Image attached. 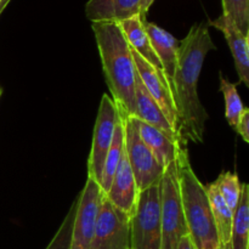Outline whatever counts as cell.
<instances>
[{"label": "cell", "instance_id": "obj_1", "mask_svg": "<svg viewBox=\"0 0 249 249\" xmlns=\"http://www.w3.org/2000/svg\"><path fill=\"white\" fill-rule=\"evenodd\" d=\"M214 49L208 22L194 24L179 41L173 99L178 113V134L186 143L203 142L208 113L199 100L197 84L204 58Z\"/></svg>", "mask_w": 249, "mask_h": 249}, {"label": "cell", "instance_id": "obj_2", "mask_svg": "<svg viewBox=\"0 0 249 249\" xmlns=\"http://www.w3.org/2000/svg\"><path fill=\"white\" fill-rule=\"evenodd\" d=\"M92 32L112 100L123 117H135L136 72L131 48L118 22H92Z\"/></svg>", "mask_w": 249, "mask_h": 249}, {"label": "cell", "instance_id": "obj_3", "mask_svg": "<svg viewBox=\"0 0 249 249\" xmlns=\"http://www.w3.org/2000/svg\"><path fill=\"white\" fill-rule=\"evenodd\" d=\"M177 170L185 221L195 248L218 249L221 245L211 203L204 185L201 184L192 169L186 142L180 143Z\"/></svg>", "mask_w": 249, "mask_h": 249}, {"label": "cell", "instance_id": "obj_4", "mask_svg": "<svg viewBox=\"0 0 249 249\" xmlns=\"http://www.w3.org/2000/svg\"><path fill=\"white\" fill-rule=\"evenodd\" d=\"M162 242L160 249H177L182 237L189 235L180 198L177 160L165 167L160 181Z\"/></svg>", "mask_w": 249, "mask_h": 249}, {"label": "cell", "instance_id": "obj_5", "mask_svg": "<svg viewBox=\"0 0 249 249\" xmlns=\"http://www.w3.org/2000/svg\"><path fill=\"white\" fill-rule=\"evenodd\" d=\"M131 249H160V182L139 192L138 204L130 218Z\"/></svg>", "mask_w": 249, "mask_h": 249}, {"label": "cell", "instance_id": "obj_6", "mask_svg": "<svg viewBox=\"0 0 249 249\" xmlns=\"http://www.w3.org/2000/svg\"><path fill=\"white\" fill-rule=\"evenodd\" d=\"M122 118L124 122V150L139 191H142L160 181L165 168L160 164L155 155L140 138L138 119L135 117L123 116Z\"/></svg>", "mask_w": 249, "mask_h": 249}, {"label": "cell", "instance_id": "obj_7", "mask_svg": "<svg viewBox=\"0 0 249 249\" xmlns=\"http://www.w3.org/2000/svg\"><path fill=\"white\" fill-rule=\"evenodd\" d=\"M90 249H131L130 216L101 198Z\"/></svg>", "mask_w": 249, "mask_h": 249}, {"label": "cell", "instance_id": "obj_8", "mask_svg": "<svg viewBox=\"0 0 249 249\" xmlns=\"http://www.w3.org/2000/svg\"><path fill=\"white\" fill-rule=\"evenodd\" d=\"M119 118L121 114L117 108V105L114 104L111 96L104 94L95 122L91 151L88 160V178L95 180L99 185L101 181L105 160L111 147L114 129L119 122Z\"/></svg>", "mask_w": 249, "mask_h": 249}, {"label": "cell", "instance_id": "obj_9", "mask_svg": "<svg viewBox=\"0 0 249 249\" xmlns=\"http://www.w3.org/2000/svg\"><path fill=\"white\" fill-rule=\"evenodd\" d=\"M104 195L100 185L88 178L84 189L78 196L71 249H90L91 247L99 207Z\"/></svg>", "mask_w": 249, "mask_h": 249}, {"label": "cell", "instance_id": "obj_10", "mask_svg": "<svg viewBox=\"0 0 249 249\" xmlns=\"http://www.w3.org/2000/svg\"><path fill=\"white\" fill-rule=\"evenodd\" d=\"M134 61H135L136 72L142 82L143 87L148 91V94L153 97L160 108L167 117L168 122L172 124L173 128L178 133V113L175 108L174 99H173L172 91L165 80L164 75L160 74L153 66H151L147 61L143 60L138 53L131 49ZM179 135V134H178Z\"/></svg>", "mask_w": 249, "mask_h": 249}, {"label": "cell", "instance_id": "obj_11", "mask_svg": "<svg viewBox=\"0 0 249 249\" xmlns=\"http://www.w3.org/2000/svg\"><path fill=\"white\" fill-rule=\"evenodd\" d=\"M139 189L124 150L106 197L113 206L131 218L138 204Z\"/></svg>", "mask_w": 249, "mask_h": 249}, {"label": "cell", "instance_id": "obj_12", "mask_svg": "<svg viewBox=\"0 0 249 249\" xmlns=\"http://www.w3.org/2000/svg\"><path fill=\"white\" fill-rule=\"evenodd\" d=\"M143 27L147 33L153 50L160 60L163 68V74L170 88L173 95L174 89V77L178 66V50H179V41L174 36L160 28L156 23L147 22L143 19Z\"/></svg>", "mask_w": 249, "mask_h": 249}, {"label": "cell", "instance_id": "obj_13", "mask_svg": "<svg viewBox=\"0 0 249 249\" xmlns=\"http://www.w3.org/2000/svg\"><path fill=\"white\" fill-rule=\"evenodd\" d=\"M209 26H213L225 36L229 44L233 61H235L236 71L240 77V82L245 83L249 87V44L248 36H245L237 27L233 24L229 17L221 14L218 18L208 22Z\"/></svg>", "mask_w": 249, "mask_h": 249}, {"label": "cell", "instance_id": "obj_14", "mask_svg": "<svg viewBox=\"0 0 249 249\" xmlns=\"http://www.w3.org/2000/svg\"><path fill=\"white\" fill-rule=\"evenodd\" d=\"M141 0H89L85 15L91 22H122L140 15Z\"/></svg>", "mask_w": 249, "mask_h": 249}, {"label": "cell", "instance_id": "obj_15", "mask_svg": "<svg viewBox=\"0 0 249 249\" xmlns=\"http://www.w3.org/2000/svg\"><path fill=\"white\" fill-rule=\"evenodd\" d=\"M135 100H136V113L135 118L140 119V121L145 122V123L150 124V125L155 126V128L160 129V130L164 131L167 135L174 140L182 141L179 138L175 129L173 128L172 124L168 122L167 117L160 108L157 102L153 100V97L148 94L146 88L143 87L142 82H141L140 77L138 75L136 78V88H135Z\"/></svg>", "mask_w": 249, "mask_h": 249}, {"label": "cell", "instance_id": "obj_16", "mask_svg": "<svg viewBox=\"0 0 249 249\" xmlns=\"http://www.w3.org/2000/svg\"><path fill=\"white\" fill-rule=\"evenodd\" d=\"M138 119V118H136ZM138 129L140 138L155 155L156 160L162 167H167L170 163L175 162L179 152L180 143L184 141H178L170 138L169 135L150 124L138 119Z\"/></svg>", "mask_w": 249, "mask_h": 249}, {"label": "cell", "instance_id": "obj_17", "mask_svg": "<svg viewBox=\"0 0 249 249\" xmlns=\"http://www.w3.org/2000/svg\"><path fill=\"white\" fill-rule=\"evenodd\" d=\"M143 19L145 18L138 15V16L130 17L125 21L119 22V24H121L122 31H123L130 48L135 53H138L143 60L147 61L151 66H153L160 74H163L162 65L151 45V41L146 33L145 27H143Z\"/></svg>", "mask_w": 249, "mask_h": 249}, {"label": "cell", "instance_id": "obj_18", "mask_svg": "<svg viewBox=\"0 0 249 249\" xmlns=\"http://www.w3.org/2000/svg\"><path fill=\"white\" fill-rule=\"evenodd\" d=\"M207 192V196L209 198L212 212H213V218L215 221L216 230H218L219 241L221 246L229 245L231 236V228H232V218L233 212L229 208L226 202L224 201L215 181L204 186Z\"/></svg>", "mask_w": 249, "mask_h": 249}, {"label": "cell", "instance_id": "obj_19", "mask_svg": "<svg viewBox=\"0 0 249 249\" xmlns=\"http://www.w3.org/2000/svg\"><path fill=\"white\" fill-rule=\"evenodd\" d=\"M249 246V185L242 184L240 201L233 211L232 228L229 247L248 249Z\"/></svg>", "mask_w": 249, "mask_h": 249}, {"label": "cell", "instance_id": "obj_20", "mask_svg": "<svg viewBox=\"0 0 249 249\" xmlns=\"http://www.w3.org/2000/svg\"><path fill=\"white\" fill-rule=\"evenodd\" d=\"M124 152V122L123 118H119V122L117 123L116 129H114L113 140H112L111 147L107 152L106 160H105L104 170H102L101 181H100V187L105 195L108 192L111 187L112 180H113L116 170L118 168L119 162L122 160V156Z\"/></svg>", "mask_w": 249, "mask_h": 249}, {"label": "cell", "instance_id": "obj_21", "mask_svg": "<svg viewBox=\"0 0 249 249\" xmlns=\"http://www.w3.org/2000/svg\"><path fill=\"white\" fill-rule=\"evenodd\" d=\"M220 90L224 95V99H225V117L228 119V123L233 129H236V125H237L246 107L243 106V102L241 100L240 94H238L236 84L226 79L221 73Z\"/></svg>", "mask_w": 249, "mask_h": 249}, {"label": "cell", "instance_id": "obj_22", "mask_svg": "<svg viewBox=\"0 0 249 249\" xmlns=\"http://www.w3.org/2000/svg\"><path fill=\"white\" fill-rule=\"evenodd\" d=\"M223 15L233 22L238 31L249 38V0H221Z\"/></svg>", "mask_w": 249, "mask_h": 249}, {"label": "cell", "instance_id": "obj_23", "mask_svg": "<svg viewBox=\"0 0 249 249\" xmlns=\"http://www.w3.org/2000/svg\"><path fill=\"white\" fill-rule=\"evenodd\" d=\"M215 184L229 208L232 212L235 211L242 192V184L240 182L238 175L235 173L225 172L219 175Z\"/></svg>", "mask_w": 249, "mask_h": 249}, {"label": "cell", "instance_id": "obj_24", "mask_svg": "<svg viewBox=\"0 0 249 249\" xmlns=\"http://www.w3.org/2000/svg\"><path fill=\"white\" fill-rule=\"evenodd\" d=\"M78 197L74 199V202L71 206L67 215L63 219L62 224L58 228L57 232L53 236L51 242L45 249H71V240H72V229L73 223H74L75 211H77Z\"/></svg>", "mask_w": 249, "mask_h": 249}, {"label": "cell", "instance_id": "obj_25", "mask_svg": "<svg viewBox=\"0 0 249 249\" xmlns=\"http://www.w3.org/2000/svg\"><path fill=\"white\" fill-rule=\"evenodd\" d=\"M236 131L240 134L241 138H242L246 142H249V109L247 107L245 108L240 121H238L237 125H236Z\"/></svg>", "mask_w": 249, "mask_h": 249}, {"label": "cell", "instance_id": "obj_26", "mask_svg": "<svg viewBox=\"0 0 249 249\" xmlns=\"http://www.w3.org/2000/svg\"><path fill=\"white\" fill-rule=\"evenodd\" d=\"M155 2V0H141L140 1V16L142 18H146V14L148 12L150 7L152 6V4Z\"/></svg>", "mask_w": 249, "mask_h": 249}, {"label": "cell", "instance_id": "obj_27", "mask_svg": "<svg viewBox=\"0 0 249 249\" xmlns=\"http://www.w3.org/2000/svg\"><path fill=\"white\" fill-rule=\"evenodd\" d=\"M177 249H196L195 248L194 243H192L191 238H190V236H185V237L181 238V241L179 242V245H178Z\"/></svg>", "mask_w": 249, "mask_h": 249}, {"label": "cell", "instance_id": "obj_28", "mask_svg": "<svg viewBox=\"0 0 249 249\" xmlns=\"http://www.w3.org/2000/svg\"><path fill=\"white\" fill-rule=\"evenodd\" d=\"M9 1H10V0H0V14H1L2 10L5 9V6L9 4Z\"/></svg>", "mask_w": 249, "mask_h": 249}, {"label": "cell", "instance_id": "obj_29", "mask_svg": "<svg viewBox=\"0 0 249 249\" xmlns=\"http://www.w3.org/2000/svg\"><path fill=\"white\" fill-rule=\"evenodd\" d=\"M218 249H230V247H229V245H225V246H220Z\"/></svg>", "mask_w": 249, "mask_h": 249}, {"label": "cell", "instance_id": "obj_30", "mask_svg": "<svg viewBox=\"0 0 249 249\" xmlns=\"http://www.w3.org/2000/svg\"><path fill=\"white\" fill-rule=\"evenodd\" d=\"M0 95H1V88H0Z\"/></svg>", "mask_w": 249, "mask_h": 249}]
</instances>
